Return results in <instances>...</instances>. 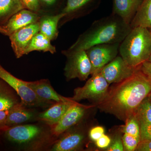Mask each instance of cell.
I'll return each mask as SVG.
<instances>
[{
    "mask_svg": "<svg viewBox=\"0 0 151 151\" xmlns=\"http://www.w3.org/2000/svg\"><path fill=\"white\" fill-rule=\"evenodd\" d=\"M40 32L39 21L29 25L17 31L10 36L12 48L17 58L24 55L25 50L33 37Z\"/></svg>",
    "mask_w": 151,
    "mask_h": 151,
    "instance_id": "10",
    "label": "cell"
},
{
    "mask_svg": "<svg viewBox=\"0 0 151 151\" xmlns=\"http://www.w3.org/2000/svg\"><path fill=\"white\" fill-rule=\"evenodd\" d=\"M102 0H67L61 12L65 17L73 18L90 13L98 8Z\"/></svg>",
    "mask_w": 151,
    "mask_h": 151,
    "instance_id": "13",
    "label": "cell"
},
{
    "mask_svg": "<svg viewBox=\"0 0 151 151\" xmlns=\"http://www.w3.org/2000/svg\"><path fill=\"white\" fill-rule=\"evenodd\" d=\"M132 29L120 17L111 14L95 21L68 49L86 50L101 44L121 43Z\"/></svg>",
    "mask_w": 151,
    "mask_h": 151,
    "instance_id": "2",
    "label": "cell"
},
{
    "mask_svg": "<svg viewBox=\"0 0 151 151\" xmlns=\"http://www.w3.org/2000/svg\"><path fill=\"white\" fill-rule=\"evenodd\" d=\"M130 26L132 28L140 27L151 29V0H143Z\"/></svg>",
    "mask_w": 151,
    "mask_h": 151,
    "instance_id": "20",
    "label": "cell"
},
{
    "mask_svg": "<svg viewBox=\"0 0 151 151\" xmlns=\"http://www.w3.org/2000/svg\"><path fill=\"white\" fill-rule=\"evenodd\" d=\"M62 52L66 57L64 70L67 81L76 78L85 81L92 75V65L86 50L68 49Z\"/></svg>",
    "mask_w": 151,
    "mask_h": 151,
    "instance_id": "4",
    "label": "cell"
},
{
    "mask_svg": "<svg viewBox=\"0 0 151 151\" xmlns=\"http://www.w3.org/2000/svg\"><path fill=\"white\" fill-rule=\"evenodd\" d=\"M9 111V110L0 111V132H4L9 128L6 124Z\"/></svg>",
    "mask_w": 151,
    "mask_h": 151,
    "instance_id": "32",
    "label": "cell"
},
{
    "mask_svg": "<svg viewBox=\"0 0 151 151\" xmlns=\"http://www.w3.org/2000/svg\"><path fill=\"white\" fill-rule=\"evenodd\" d=\"M112 139L108 136L104 134L100 138L95 142L96 146L99 148L107 149L111 145Z\"/></svg>",
    "mask_w": 151,
    "mask_h": 151,
    "instance_id": "31",
    "label": "cell"
},
{
    "mask_svg": "<svg viewBox=\"0 0 151 151\" xmlns=\"http://www.w3.org/2000/svg\"><path fill=\"white\" fill-rule=\"evenodd\" d=\"M4 132L5 137L12 142L22 144L32 140L39 135L41 129L34 125L14 126L9 127Z\"/></svg>",
    "mask_w": 151,
    "mask_h": 151,
    "instance_id": "12",
    "label": "cell"
},
{
    "mask_svg": "<svg viewBox=\"0 0 151 151\" xmlns=\"http://www.w3.org/2000/svg\"><path fill=\"white\" fill-rule=\"evenodd\" d=\"M108 151H124V148L122 137L117 136L112 141L111 145L107 149Z\"/></svg>",
    "mask_w": 151,
    "mask_h": 151,
    "instance_id": "28",
    "label": "cell"
},
{
    "mask_svg": "<svg viewBox=\"0 0 151 151\" xmlns=\"http://www.w3.org/2000/svg\"><path fill=\"white\" fill-rule=\"evenodd\" d=\"M48 37L40 32L33 37L28 46L25 50L24 55L34 51L49 52L52 54L56 52L55 47L52 45Z\"/></svg>",
    "mask_w": 151,
    "mask_h": 151,
    "instance_id": "22",
    "label": "cell"
},
{
    "mask_svg": "<svg viewBox=\"0 0 151 151\" xmlns=\"http://www.w3.org/2000/svg\"><path fill=\"white\" fill-rule=\"evenodd\" d=\"M29 86L36 94L42 100L52 102H68L72 100L58 94L52 88L47 79H41L35 81H27Z\"/></svg>",
    "mask_w": 151,
    "mask_h": 151,
    "instance_id": "14",
    "label": "cell"
},
{
    "mask_svg": "<svg viewBox=\"0 0 151 151\" xmlns=\"http://www.w3.org/2000/svg\"><path fill=\"white\" fill-rule=\"evenodd\" d=\"M110 84L100 71L92 74V77L82 87L74 89L73 97L70 98L76 102L88 100L93 101L95 105L100 103L106 97Z\"/></svg>",
    "mask_w": 151,
    "mask_h": 151,
    "instance_id": "5",
    "label": "cell"
},
{
    "mask_svg": "<svg viewBox=\"0 0 151 151\" xmlns=\"http://www.w3.org/2000/svg\"><path fill=\"white\" fill-rule=\"evenodd\" d=\"M40 1L43 3L47 6H51L53 5L56 2L57 0H39Z\"/></svg>",
    "mask_w": 151,
    "mask_h": 151,
    "instance_id": "35",
    "label": "cell"
},
{
    "mask_svg": "<svg viewBox=\"0 0 151 151\" xmlns=\"http://www.w3.org/2000/svg\"><path fill=\"white\" fill-rule=\"evenodd\" d=\"M85 136L80 132H72L62 137L52 148L54 151H75L80 148L84 143Z\"/></svg>",
    "mask_w": 151,
    "mask_h": 151,
    "instance_id": "17",
    "label": "cell"
},
{
    "mask_svg": "<svg viewBox=\"0 0 151 151\" xmlns=\"http://www.w3.org/2000/svg\"><path fill=\"white\" fill-rule=\"evenodd\" d=\"M122 139L124 150L126 151L136 150L137 147L140 141V139L139 138L124 133L122 137Z\"/></svg>",
    "mask_w": 151,
    "mask_h": 151,
    "instance_id": "26",
    "label": "cell"
},
{
    "mask_svg": "<svg viewBox=\"0 0 151 151\" xmlns=\"http://www.w3.org/2000/svg\"><path fill=\"white\" fill-rule=\"evenodd\" d=\"M73 100L68 102H57L47 110L41 113L39 119L50 126H55L60 121L65 112L73 103Z\"/></svg>",
    "mask_w": 151,
    "mask_h": 151,
    "instance_id": "16",
    "label": "cell"
},
{
    "mask_svg": "<svg viewBox=\"0 0 151 151\" xmlns=\"http://www.w3.org/2000/svg\"><path fill=\"white\" fill-rule=\"evenodd\" d=\"M140 67H132L117 56L100 71L109 84H116L129 78Z\"/></svg>",
    "mask_w": 151,
    "mask_h": 151,
    "instance_id": "8",
    "label": "cell"
},
{
    "mask_svg": "<svg viewBox=\"0 0 151 151\" xmlns=\"http://www.w3.org/2000/svg\"><path fill=\"white\" fill-rule=\"evenodd\" d=\"M134 113L139 124H151V104L148 96L142 101Z\"/></svg>",
    "mask_w": 151,
    "mask_h": 151,
    "instance_id": "24",
    "label": "cell"
},
{
    "mask_svg": "<svg viewBox=\"0 0 151 151\" xmlns=\"http://www.w3.org/2000/svg\"><path fill=\"white\" fill-rule=\"evenodd\" d=\"M119 52L130 66L140 67L151 54V32L149 29L140 27L132 28L120 43Z\"/></svg>",
    "mask_w": 151,
    "mask_h": 151,
    "instance_id": "3",
    "label": "cell"
},
{
    "mask_svg": "<svg viewBox=\"0 0 151 151\" xmlns=\"http://www.w3.org/2000/svg\"><path fill=\"white\" fill-rule=\"evenodd\" d=\"M24 9L20 0H0V25Z\"/></svg>",
    "mask_w": 151,
    "mask_h": 151,
    "instance_id": "23",
    "label": "cell"
},
{
    "mask_svg": "<svg viewBox=\"0 0 151 151\" xmlns=\"http://www.w3.org/2000/svg\"><path fill=\"white\" fill-rule=\"evenodd\" d=\"M24 9L37 12L40 9L39 0H20Z\"/></svg>",
    "mask_w": 151,
    "mask_h": 151,
    "instance_id": "27",
    "label": "cell"
},
{
    "mask_svg": "<svg viewBox=\"0 0 151 151\" xmlns=\"http://www.w3.org/2000/svg\"><path fill=\"white\" fill-rule=\"evenodd\" d=\"M147 61H148V62L151 63V54L150 56V58H149L148 60Z\"/></svg>",
    "mask_w": 151,
    "mask_h": 151,
    "instance_id": "37",
    "label": "cell"
},
{
    "mask_svg": "<svg viewBox=\"0 0 151 151\" xmlns=\"http://www.w3.org/2000/svg\"><path fill=\"white\" fill-rule=\"evenodd\" d=\"M149 30H150V31L151 32V29H149Z\"/></svg>",
    "mask_w": 151,
    "mask_h": 151,
    "instance_id": "38",
    "label": "cell"
},
{
    "mask_svg": "<svg viewBox=\"0 0 151 151\" xmlns=\"http://www.w3.org/2000/svg\"><path fill=\"white\" fill-rule=\"evenodd\" d=\"M140 141L151 140V124H140Z\"/></svg>",
    "mask_w": 151,
    "mask_h": 151,
    "instance_id": "29",
    "label": "cell"
},
{
    "mask_svg": "<svg viewBox=\"0 0 151 151\" xmlns=\"http://www.w3.org/2000/svg\"><path fill=\"white\" fill-rule=\"evenodd\" d=\"M143 0H113L112 14L130 24Z\"/></svg>",
    "mask_w": 151,
    "mask_h": 151,
    "instance_id": "15",
    "label": "cell"
},
{
    "mask_svg": "<svg viewBox=\"0 0 151 151\" xmlns=\"http://www.w3.org/2000/svg\"><path fill=\"white\" fill-rule=\"evenodd\" d=\"M17 93L0 78V111H8L19 103Z\"/></svg>",
    "mask_w": 151,
    "mask_h": 151,
    "instance_id": "21",
    "label": "cell"
},
{
    "mask_svg": "<svg viewBox=\"0 0 151 151\" xmlns=\"http://www.w3.org/2000/svg\"><path fill=\"white\" fill-rule=\"evenodd\" d=\"M89 106L81 105L77 102L73 103L65 112L59 122L54 126L52 133L58 136L74 126L83 119Z\"/></svg>",
    "mask_w": 151,
    "mask_h": 151,
    "instance_id": "11",
    "label": "cell"
},
{
    "mask_svg": "<svg viewBox=\"0 0 151 151\" xmlns=\"http://www.w3.org/2000/svg\"><path fill=\"white\" fill-rule=\"evenodd\" d=\"M135 151H151V140L140 141Z\"/></svg>",
    "mask_w": 151,
    "mask_h": 151,
    "instance_id": "33",
    "label": "cell"
},
{
    "mask_svg": "<svg viewBox=\"0 0 151 151\" xmlns=\"http://www.w3.org/2000/svg\"><path fill=\"white\" fill-rule=\"evenodd\" d=\"M141 70L145 74L151 78V63L148 61L143 63L140 67Z\"/></svg>",
    "mask_w": 151,
    "mask_h": 151,
    "instance_id": "34",
    "label": "cell"
},
{
    "mask_svg": "<svg viewBox=\"0 0 151 151\" xmlns=\"http://www.w3.org/2000/svg\"><path fill=\"white\" fill-rule=\"evenodd\" d=\"M148 97L149 100H150V102L151 104V92L149 94Z\"/></svg>",
    "mask_w": 151,
    "mask_h": 151,
    "instance_id": "36",
    "label": "cell"
},
{
    "mask_svg": "<svg viewBox=\"0 0 151 151\" xmlns=\"http://www.w3.org/2000/svg\"><path fill=\"white\" fill-rule=\"evenodd\" d=\"M0 78L11 86L20 97L21 102L26 107H40L52 102L42 100L28 86L27 81L15 77L0 64Z\"/></svg>",
    "mask_w": 151,
    "mask_h": 151,
    "instance_id": "6",
    "label": "cell"
},
{
    "mask_svg": "<svg viewBox=\"0 0 151 151\" xmlns=\"http://www.w3.org/2000/svg\"><path fill=\"white\" fill-rule=\"evenodd\" d=\"M33 117L32 112L27 110L21 102H19L9 110L6 124L8 127L16 126L27 122Z\"/></svg>",
    "mask_w": 151,
    "mask_h": 151,
    "instance_id": "19",
    "label": "cell"
},
{
    "mask_svg": "<svg viewBox=\"0 0 151 151\" xmlns=\"http://www.w3.org/2000/svg\"><path fill=\"white\" fill-rule=\"evenodd\" d=\"M151 92V78L139 68L129 78L109 87L105 98L95 105L125 122Z\"/></svg>",
    "mask_w": 151,
    "mask_h": 151,
    "instance_id": "1",
    "label": "cell"
},
{
    "mask_svg": "<svg viewBox=\"0 0 151 151\" xmlns=\"http://www.w3.org/2000/svg\"><path fill=\"white\" fill-rule=\"evenodd\" d=\"M65 16V14L61 12L55 15H44L41 17L39 20L40 32L48 37L50 40L56 39L58 35V23L61 19Z\"/></svg>",
    "mask_w": 151,
    "mask_h": 151,
    "instance_id": "18",
    "label": "cell"
},
{
    "mask_svg": "<svg viewBox=\"0 0 151 151\" xmlns=\"http://www.w3.org/2000/svg\"><path fill=\"white\" fill-rule=\"evenodd\" d=\"M40 17L37 12L24 9L14 14L4 24L0 25V33L9 37L18 30L38 22Z\"/></svg>",
    "mask_w": 151,
    "mask_h": 151,
    "instance_id": "9",
    "label": "cell"
},
{
    "mask_svg": "<svg viewBox=\"0 0 151 151\" xmlns=\"http://www.w3.org/2000/svg\"><path fill=\"white\" fill-rule=\"evenodd\" d=\"M120 45V43L101 44L85 50L92 65V75L100 71L118 56Z\"/></svg>",
    "mask_w": 151,
    "mask_h": 151,
    "instance_id": "7",
    "label": "cell"
},
{
    "mask_svg": "<svg viewBox=\"0 0 151 151\" xmlns=\"http://www.w3.org/2000/svg\"><path fill=\"white\" fill-rule=\"evenodd\" d=\"M105 134V129L101 126L93 127L89 131V137L91 140L96 142Z\"/></svg>",
    "mask_w": 151,
    "mask_h": 151,
    "instance_id": "30",
    "label": "cell"
},
{
    "mask_svg": "<svg viewBox=\"0 0 151 151\" xmlns=\"http://www.w3.org/2000/svg\"><path fill=\"white\" fill-rule=\"evenodd\" d=\"M123 132L135 137L140 139V125L134 113L129 116L125 121Z\"/></svg>",
    "mask_w": 151,
    "mask_h": 151,
    "instance_id": "25",
    "label": "cell"
}]
</instances>
